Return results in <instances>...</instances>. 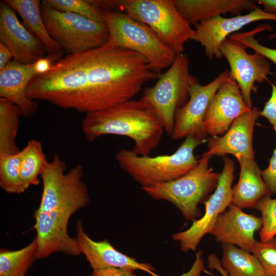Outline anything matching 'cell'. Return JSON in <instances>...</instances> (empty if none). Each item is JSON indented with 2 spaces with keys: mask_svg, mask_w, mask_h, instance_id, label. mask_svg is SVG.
<instances>
[{
  "mask_svg": "<svg viewBox=\"0 0 276 276\" xmlns=\"http://www.w3.org/2000/svg\"><path fill=\"white\" fill-rule=\"evenodd\" d=\"M158 77L143 55L105 44L55 61L31 80L26 93L30 100L86 114L132 100Z\"/></svg>",
  "mask_w": 276,
  "mask_h": 276,
  "instance_id": "6da1fadb",
  "label": "cell"
},
{
  "mask_svg": "<svg viewBox=\"0 0 276 276\" xmlns=\"http://www.w3.org/2000/svg\"><path fill=\"white\" fill-rule=\"evenodd\" d=\"M83 175L81 164L66 172V164L57 154L44 164L40 174L43 186L41 200L33 215L38 259L58 252L73 256L81 254L67 228L71 216L90 200L82 180Z\"/></svg>",
  "mask_w": 276,
  "mask_h": 276,
  "instance_id": "7a4b0ae2",
  "label": "cell"
},
{
  "mask_svg": "<svg viewBox=\"0 0 276 276\" xmlns=\"http://www.w3.org/2000/svg\"><path fill=\"white\" fill-rule=\"evenodd\" d=\"M81 127L90 142L106 134L129 137L134 142L132 150L140 155H149L159 145L165 131L154 108L143 97L87 113Z\"/></svg>",
  "mask_w": 276,
  "mask_h": 276,
  "instance_id": "3957f363",
  "label": "cell"
},
{
  "mask_svg": "<svg viewBox=\"0 0 276 276\" xmlns=\"http://www.w3.org/2000/svg\"><path fill=\"white\" fill-rule=\"evenodd\" d=\"M103 10H118L152 29L176 55L183 53L185 43L194 32L174 0L91 1Z\"/></svg>",
  "mask_w": 276,
  "mask_h": 276,
  "instance_id": "277c9868",
  "label": "cell"
},
{
  "mask_svg": "<svg viewBox=\"0 0 276 276\" xmlns=\"http://www.w3.org/2000/svg\"><path fill=\"white\" fill-rule=\"evenodd\" d=\"M205 142L189 135L171 154L140 155L132 150L121 148L115 158L122 170L142 188L147 187L175 179L192 170L198 162L194 151Z\"/></svg>",
  "mask_w": 276,
  "mask_h": 276,
  "instance_id": "5b68a950",
  "label": "cell"
},
{
  "mask_svg": "<svg viewBox=\"0 0 276 276\" xmlns=\"http://www.w3.org/2000/svg\"><path fill=\"white\" fill-rule=\"evenodd\" d=\"M104 12L109 33L106 44L141 54L158 75L172 65L176 54L149 26L120 11Z\"/></svg>",
  "mask_w": 276,
  "mask_h": 276,
  "instance_id": "8992f818",
  "label": "cell"
},
{
  "mask_svg": "<svg viewBox=\"0 0 276 276\" xmlns=\"http://www.w3.org/2000/svg\"><path fill=\"white\" fill-rule=\"evenodd\" d=\"M211 157L203 153L197 165L183 176L142 189L155 199L171 202L187 220L194 221L201 215L199 204L215 190L220 176L210 167Z\"/></svg>",
  "mask_w": 276,
  "mask_h": 276,
  "instance_id": "52a82bcc",
  "label": "cell"
},
{
  "mask_svg": "<svg viewBox=\"0 0 276 276\" xmlns=\"http://www.w3.org/2000/svg\"><path fill=\"white\" fill-rule=\"evenodd\" d=\"M40 12L50 36L69 54L97 48L107 42L109 33L105 22L56 10L43 1Z\"/></svg>",
  "mask_w": 276,
  "mask_h": 276,
  "instance_id": "ba28073f",
  "label": "cell"
},
{
  "mask_svg": "<svg viewBox=\"0 0 276 276\" xmlns=\"http://www.w3.org/2000/svg\"><path fill=\"white\" fill-rule=\"evenodd\" d=\"M189 64L186 54L177 55L167 71L159 75L153 86L145 89L142 96L154 108L170 136L176 111L187 103L191 86L198 81L190 73Z\"/></svg>",
  "mask_w": 276,
  "mask_h": 276,
  "instance_id": "9c48e42d",
  "label": "cell"
},
{
  "mask_svg": "<svg viewBox=\"0 0 276 276\" xmlns=\"http://www.w3.org/2000/svg\"><path fill=\"white\" fill-rule=\"evenodd\" d=\"M223 169L214 193L204 202L205 212L199 219L193 221L187 230L172 235L179 242L182 251H195L202 238L213 231L219 216L232 203V183L235 178V164L229 157L222 159Z\"/></svg>",
  "mask_w": 276,
  "mask_h": 276,
  "instance_id": "30bf717a",
  "label": "cell"
},
{
  "mask_svg": "<svg viewBox=\"0 0 276 276\" xmlns=\"http://www.w3.org/2000/svg\"><path fill=\"white\" fill-rule=\"evenodd\" d=\"M229 75L230 72L225 70L204 85L198 81L191 86L188 101L175 113L171 135L173 140L190 135L200 141H206L208 133L204 120L207 109L214 95Z\"/></svg>",
  "mask_w": 276,
  "mask_h": 276,
  "instance_id": "8fae6325",
  "label": "cell"
},
{
  "mask_svg": "<svg viewBox=\"0 0 276 276\" xmlns=\"http://www.w3.org/2000/svg\"><path fill=\"white\" fill-rule=\"evenodd\" d=\"M246 48L238 41L228 37L220 47L222 56L230 67V75L239 85L243 99L250 109L252 107V92H257L255 83H262L270 74V63L262 55L249 54Z\"/></svg>",
  "mask_w": 276,
  "mask_h": 276,
  "instance_id": "7c38bea8",
  "label": "cell"
},
{
  "mask_svg": "<svg viewBox=\"0 0 276 276\" xmlns=\"http://www.w3.org/2000/svg\"><path fill=\"white\" fill-rule=\"evenodd\" d=\"M276 21V14L266 12L259 7L244 15L232 17L217 16L198 24L191 40L199 43L210 59L222 56L220 47L223 41L245 26L260 20Z\"/></svg>",
  "mask_w": 276,
  "mask_h": 276,
  "instance_id": "4fadbf2b",
  "label": "cell"
},
{
  "mask_svg": "<svg viewBox=\"0 0 276 276\" xmlns=\"http://www.w3.org/2000/svg\"><path fill=\"white\" fill-rule=\"evenodd\" d=\"M17 12L6 1L0 3V42L10 51L13 60L32 64L45 57L47 51L40 40L18 20Z\"/></svg>",
  "mask_w": 276,
  "mask_h": 276,
  "instance_id": "5bb4252c",
  "label": "cell"
},
{
  "mask_svg": "<svg viewBox=\"0 0 276 276\" xmlns=\"http://www.w3.org/2000/svg\"><path fill=\"white\" fill-rule=\"evenodd\" d=\"M250 109L236 81L229 75L217 90L207 109L204 126L212 137L221 136L234 121Z\"/></svg>",
  "mask_w": 276,
  "mask_h": 276,
  "instance_id": "9a60e30c",
  "label": "cell"
},
{
  "mask_svg": "<svg viewBox=\"0 0 276 276\" xmlns=\"http://www.w3.org/2000/svg\"><path fill=\"white\" fill-rule=\"evenodd\" d=\"M76 240L81 254L86 257L93 270L118 268L131 271L143 270L152 276H159L155 269L149 263H141L116 249L106 240L96 241L91 239L86 233L81 220L76 225Z\"/></svg>",
  "mask_w": 276,
  "mask_h": 276,
  "instance_id": "2e32d148",
  "label": "cell"
},
{
  "mask_svg": "<svg viewBox=\"0 0 276 276\" xmlns=\"http://www.w3.org/2000/svg\"><path fill=\"white\" fill-rule=\"evenodd\" d=\"M262 226L261 217L246 214L232 203L219 216L211 234L222 244L233 245L251 252L257 241L255 233Z\"/></svg>",
  "mask_w": 276,
  "mask_h": 276,
  "instance_id": "e0dca14e",
  "label": "cell"
},
{
  "mask_svg": "<svg viewBox=\"0 0 276 276\" xmlns=\"http://www.w3.org/2000/svg\"><path fill=\"white\" fill-rule=\"evenodd\" d=\"M260 116L257 107L237 118L222 135L208 140V150L204 153L211 157L231 154L254 159L252 135L256 121Z\"/></svg>",
  "mask_w": 276,
  "mask_h": 276,
  "instance_id": "ac0fdd59",
  "label": "cell"
},
{
  "mask_svg": "<svg viewBox=\"0 0 276 276\" xmlns=\"http://www.w3.org/2000/svg\"><path fill=\"white\" fill-rule=\"evenodd\" d=\"M35 63L22 64L12 60L0 70V98L16 105L24 117L33 115L38 107L37 101L28 99L26 93L29 83L38 75Z\"/></svg>",
  "mask_w": 276,
  "mask_h": 276,
  "instance_id": "d6986e66",
  "label": "cell"
},
{
  "mask_svg": "<svg viewBox=\"0 0 276 276\" xmlns=\"http://www.w3.org/2000/svg\"><path fill=\"white\" fill-rule=\"evenodd\" d=\"M178 11L191 26L222 14L241 15L257 7L250 0H174Z\"/></svg>",
  "mask_w": 276,
  "mask_h": 276,
  "instance_id": "ffe728a7",
  "label": "cell"
},
{
  "mask_svg": "<svg viewBox=\"0 0 276 276\" xmlns=\"http://www.w3.org/2000/svg\"><path fill=\"white\" fill-rule=\"evenodd\" d=\"M240 165L238 182L232 187V204L242 209L256 208L258 202L271 195L254 159L236 157Z\"/></svg>",
  "mask_w": 276,
  "mask_h": 276,
  "instance_id": "44dd1931",
  "label": "cell"
},
{
  "mask_svg": "<svg viewBox=\"0 0 276 276\" xmlns=\"http://www.w3.org/2000/svg\"><path fill=\"white\" fill-rule=\"evenodd\" d=\"M6 2L20 15L28 29L43 44L48 57L54 62L62 58L63 50L48 33L40 12L38 0H6Z\"/></svg>",
  "mask_w": 276,
  "mask_h": 276,
  "instance_id": "7402d4cb",
  "label": "cell"
},
{
  "mask_svg": "<svg viewBox=\"0 0 276 276\" xmlns=\"http://www.w3.org/2000/svg\"><path fill=\"white\" fill-rule=\"evenodd\" d=\"M221 263L228 276H266L258 259L236 246L222 244Z\"/></svg>",
  "mask_w": 276,
  "mask_h": 276,
  "instance_id": "603a6c76",
  "label": "cell"
},
{
  "mask_svg": "<svg viewBox=\"0 0 276 276\" xmlns=\"http://www.w3.org/2000/svg\"><path fill=\"white\" fill-rule=\"evenodd\" d=\"M38 259L36 237L29 244L17 250L1 248L0 276H26Z\"/></svg>",
  "mask_w": 276,
  "mask_h": 276,
  "instance_id": "cb8c5ba5",
  "label": "cell"
},
{
  "mask_svg": "<svg viewBox=\"0 0 276 276\" xmlns=\"http://www.w3.org/2000/svg\"><path fill=\"white\" fill-rule=\"evenodd\" d=\"M20 116L16 105L0 98V153L16 154L20 151L16 143Z\"/></svg>",
  "mask_w": 276,
  "mask_h": 276,
  "instance_id": "d4e9b609",
  "label": "cell"
},
{
  "mask_svg": "<svg viewBox=\"0 0 276 276\" xmlns=\"http://www.w3.org/2000/svg\"><path fill=\"white\" fill-rule=\"evenodd\" d=\"M20 152V177L27 190L39 183V176L48 159L41 143L36 139L29 141Z\"/></svg>",
  "mask_w": 276,
  "mask_h": 276,
  "instance_id": "484cf974",
  "label": "cell"
},
{
  "mask_svg": "<svg viewBox=\"0 0 276 276\" xmlns=\"http://www.w3.org/2000/svg\"><path fill=\"white\" fill-rule=\"evenodd\" d=\"M20 151L16 154L0 153V186L8 193L26 191L20 177Z\"/></svg>",
  "mask_w": 276,
  "mask_h": 276,
  "instance_id": "4316f807",
  "label": "cell"
},
{
  "mask_svg": "<svg viewBox=\"0 0 276 276\" xmlns=\"http://www.w3.org/2000/svg\"><path fill=\"white\" fill-rule=\"evenodd\" d=\"M42 1L56 10L75 13L95 21L105 22L104 10L94 5L90 0Z\"/></svg>",
  "mask_w": 276,
  "mask_h": 276,
  "instance_id": "83f0119b",
  "label": "cell"
},
{
  "mask_svg": "<svg viewBox=\"0 0 276 276\" xmlns=\"http://www.w3.org/2000/svg\"><path fill=\"white\" fill-rule=\"evenodd\" d=\"M272 29L271 26L264 24L250 31L235 33L230 35L229 37L238 41L246 48H250L255 52L262 55L276 65V49L263 45L255 37V35L259 33Z\"/></svg>",
  "mask_w": 276,
  "mask_h": 276,
  "instance_id": "f1b7e54d",
  "label": "cell"
},
{
  "mask_svg": "<svg viewBox=\"0 0 276 276\" xmlns=\"http://www.w3.org/2000/svg\"><path fill=\"white\" fill-rule=\"evenodd\" d=\"M256 209L262 215V226L260 230V241H266L276 235V198H271L270 195L261 199Z\"/></svg>",
  "mask_w": 276,
  "mask_h": 276,
  "instance_id": "f546056e",
  "label": "cell"
},
{
  "mask_svg": "<svg viewBox=\"0 0 276 276\" xmlns=\"http://www.w3.org/2000/svg\"><path fill=\"white\" fill-rule=\"evenodd\" d=\"M251 253L259 261L266 276H276V238L257 241Z\"/></svg>",
  "mask_w": 276,
  "mask_h": 276,
  "instance_id": "4dcf8cb0",
  "label": "cell"
},
{
  "mask_svg": "<svg viewBox=\"0 0 276 276\" xmlns=\"http://www.w3.org/2000/svg\"><path fill=\"white\" fill-rule=\"evenodd\" d=\"M276 133V127H273ZM262 178L270 194H276V144L268 167L262 171Z\"/></svg>",
  "mask_w": 276,
  "mask_h": 276,
  "instance_id": "1f68e13d",
  "label": "cell"
},
{
  "mask_svg": "<svg viewBox=\"0 0 276 276\" xmlns=\"http://www.w3.org/2000/svg\"><path fill=\"white\" fill-rule=\"evenodd\" d=\"M271 96L260 113L267 119L273 127H276V80L271 84Z\"/></svg>",
  "mask_w": 276,
  "mask_h": 276,
  "instance_id": "d6a6232c",
  "label": "cell"
},
{
  "mask_svg": "<svg viewBox=\"0 0 276 276\" xmlns=\"http://www.w3.org/2000/svg\"><path fill=\"white\" fill-rule=\"evenodd\" d=\"M91 276H137L134 271L118 268H107L93 270Z\"/></svg>",
  "mask_w": 276,
  "mask_h": 276,
  "instance_id": "836d02e7",
  "label": "cell"
},
{
  "mask_svg": "<svg viewBox=\"0 0 276 276\" xmlns=\"http://www.w3.org/2000/svg\"><path fill=\"white\" fill-rule=\"evenodd\" d=\"M208 266L210 269L217 270L221 276H228L223 268L221 261L214 254H211L208 257Z\"/></svg>",
  "mask_w": 276,
  "mask_h": 276,
  "instance_id": "e575fe53",
  "label": "cell"
},
{
  "mask_svg": "<svg viewBox=\"0 0 276 276\" xmlns=\"http://www.w3.org/2000/svg\"><path fill=\"white\" fill-rule=\"evenodd\" d=\"M53 62L54 61L48 56L37 61L35 64L38 75L42 74L49 71Z\"/></svg>",
  "mask_w": 276,
  "mask_h": 276,
  "instance_id": "d590c367",
  "label": "cell"
},
{
  "mask_svg": "<svg viewBox=\"0 0 276 276\" xmlns=\"http://www.w3.org/2000/svg\"><path fill=\"white\" fill-rule=\"evenodd\" d=\"M13 58L9 49L2 42H0V70L5 67Z\"/></svg>",
  "mask_w": 276,
  "mask_h": 276,
  "instance_id": "8d00e7d4",
  "label": "cell"
},
{
  "mask_svg": "<svg viewBox=\"0 0 276 276\" xmlns=\"http://www.w3.org/2000/svg\"><path fill=\"white\" fill-rule=\"evenodd\" d=\"M257 2L263 7L266 12L276 14V0H259Z\"/></svg>",
  "mask_w": 276,
  "mask_h": 276,
  "instance_id": "74e56055",
  "label": "cell"
},
{
  "mask_svg": "<svg viewBox=\"0 0 276 276\" xmlns=\"http://www.w3.org/2000/svg\"><path fill=\"white\" fill-rule=\"evenodd\" d=\"M275 38H276V32L270 35V36L269 37V39H273Z\"/></svg>",
  "mask_w": 276,
  "mask_h": 276,
  "instance_id": "f35d334b",
  "label": "cell"
}]
</instances>
